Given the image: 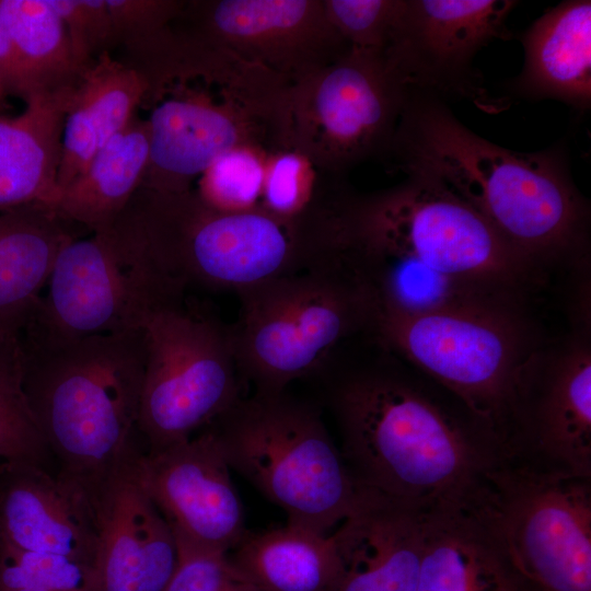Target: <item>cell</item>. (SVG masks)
<instances>
[{
  "label": "cell",
  "instance_id": "7c38bea8",
  "mask_svg": "<svg viewBox=\"0 0 591 591\" xmlns=\"http://www.w3.org/2000/svg\"><path fill=\"white\" fill-rule=\"evenodd\" d=\"M406 94L382 54L350 49L290 86L287 144L333 177L386 158Z\"/></svg>",
  "mask_w": 591,
  "mask_h": 591
},
{
  "label": "cell",
  "instance_id": "d590c367",
  "mask_svg": "<svg viewBox=\"0 0 591 591\" xmlns=\"http://www.w3.org/2000/svg\"><path fill=\"white\" fill-rule=\"evenodd\" d=\"M0 84L5 95L25 97V85L11 34L0 16Z\"/></svg>",
  "mask_w": 591,
  "mask_h": 591
},
{
  "label": "cell",
  "instance_id": "1f68e13d",
  "mask_svg": "<svg viewBox=\"0 0 591 591\" xmlns=\"http://www.w3.org/2000/svg\"><path fill=\"white\" fill-rule=\"evenodd\" d=\"M267 157L251 148L220 155L198 178V195L210 206L227 211L260 207Z\"/></svg>",
  "mask_w": 591,
  "mask_h": 591
},
{
  "label": "cell",
  "instance_id": "3957f363",
  "mask_svg": "<svg viewBox=\"0 0 591 591\" xmlns=\"http://www.w3.org/2000/svg\"><path fill=\"white\" fill-rule=\"evenodd\" d=\"M24 389L59 475L94 502L139 453L142 329L71 340L20 335Z\"/></svg>",
  "mask_w": 591,
  "mask_h": 591
},
{
  "label": "cell",
  "instance_id": "2e32d148",
  "mask_svg": "<svg viewBox=\"0 0 591 591\" xmlns=\"http://www.w3.org/2000/svg\"><path fill=\"white\" fill-rule=\"evenodd\" d=\"M173 26L229 49L290 85L350 50L323 0H184Z\"/></svg>",
  "mask_w": 591,
  "mask_h": 591
},
{
  "label": "cell",
  "instance_id": "9a60e30c",
  "mask_svg": "<svg viewBox=\"0 0 591 591\" xmlns=\"http://www.w3.org/2000/svg\"><path fill=\"white\" fill-rule=\"evenodd\" d=\"M517 4L511 0H401L383 57L406 90L441 100H466L498 113L507 102L490 95L473 59L493 40L511 37L506 21Z\"/></svg>",
  "mask_w": 591,
  "mask_h": 591
},
{
  "label": "cell",
  "instance_id": "603a6c76",
  "mask_svg": "<svg viewBox=\"0 0 591 591\" xmlns=\"http://www.w3.org/2000/svg\"><path fill=\"white\" fill-rule=\"evenodd\" d=\"M149 93L146 78L108 51L81 73L72 92L62 136L59 194L80 175L99 150L127 127Z\"/></svg>",
  "mask_w": 591,
  "mask_h": 591
},
{
  "label": "cell",
  "instance_id": "7a4b0ae2",
  "mask_svg": "<svg viewBox=\"0 0 591 591\" xmlns=\"http://www.w3.org/2000/svg\"><path fill=\"white\" fill-rule=\"evenodd\" d=\"M416 373L394 356L354 368L334 379L327 403L355 478L425 509L466 497L500 455L454 397Z\"/></svg>",
  "mask_w": 591,
  "mask_h": 591
},
{
  "label": "cell",
  "instance_id": "4316f807",
  "mask_svg": "<svg viewBox=\"0 0 591 591\" xmlns=\"http://www.w3.org/2000/svg\"><path fill=\"white\" fill-rule=\"evenodd\" d=\"M230 555L259 591H333L339 559L331 534L287 523L246 532Z\"/></svg>",
  "mask_w": 591,
  "mask_h": 591
},
{
  "label": "cell",
  "instance_id": "5bb4252c",
  "mask_svg": "<svg viewBox=\"0 0 591 591\" xmlns=\"http://www.w3.org/2000/svg\"><path fill=\"white\" fill-rule=\"evenodd\" d=\"M543 340L513 381L502 459L591 477V317Z\"/></svg>",
  "mask_w": 591,
  "mask_h": 591
},
{
  "label": "cell",
  "instance_id": "4dcf8cb0",
  "mask_svg": "<svg viewBox=\"0 0 591 591\" xmlns=\"http://www.w3.org/2000/svg\"><path fill=\"white\" fill-rule=\"evenodd\" d=\"M317 173L298 150H278L266 162L260 207L282 219H299L317 204L331 179L323 185Z\"/></svg>",
  "mask_w": 591,
  "mask_h": 591
},
{
  "label": "cell",
  "instance_id": "f1b7e54d",
  "mask_svg": "<svg viewBox=\"0 0 591 591\" xmlns=\"http://www.w3.org/2000/svg\"><path fill=\"white\" fill-rule=\"evenodd\" d=\"M49 448L24 389L20 335L0 340V457L42 465Z\"/></svg>",
  "mask_w": 591,
  "mask_h": 591
},
{
  "label": "cell",
  "instance_id": "5b68a950",
  "mask_svg": "<svg viewBox=\"0 0 591 591\" xmlns=\"http://www.w3.org/2000/svg\"><path fill=\"white\" fill-rule=\"evenodd\" d=\"M526 301L460 294L404 309L378 305L376 345L454 397L503 456L515 375L544 340Z\"/></svg>",
  "mask_w": 591,
  "mask_h": 591
},
{
  "label": "cell",
  "instance_id": "e0dca14e",
  "mask_svg": "<svg viewBox=\"0 0 591 591\" xmlns=\"http://www.w3.org/2000/svg\"><path fill=\"white\" fill-rule=\"evenodd\" d=\"M209 426L200 434L140 454L137 479L176 541L230 553L244 537L243 507Z\"/></svg>",
  "mask_w": 591,
  "mask_h": 591
},
{
  "label": "cell",
  "instance_id": "f546056e",
  "mask_svg": "<svg viewBox=\"0 0 591 591\" xmlns=\"http://www.w3.org/2000/svg\"><path fill=\"white\" fill-rule=\"evenodd\" d=\"M0 591H96L92 564L26 552L0 541Z\"/></svg>",
  "mask_w": 591,
  "mask_h": 591
},
{
  "label": "cell",
  "instance_id": "277c9868",
  "mask_svg": "<svg viewBox=\"0 0 591 591\" xmlns=\"http://www.w3.org/2000/svg\"><path fill=\"white\" fill-rule=\"evenodd\" d=\"M118 237L166 279L237 294L308 269L327 250L315 221L262 207L227 211L196 192L140 186L112 224Z\"/></svg>",
  "mask_w": 591,
  "mask_h": 591
},
{
  "label": "cell",
  "instance_id": "ac0fdd59",
  "mask_svg": "<svg viewBox=\"0 0 591 591\" xmlns=\"http://www.w3.org/2000/svg\"><path fill=\"white\" fill-rule=\"evenodd\" d=\"M138 454L95 499L96 591H164L177 560L176 538L139 484Z\"/></svg>",
  "mask_w": 591,
  "mask_h": 591
},
{
  "label": "cell",
  "instance_id": "484cf974",
  "mask_svg": "<svg viewBox=\"0 0 591 591\" xmlns=\"http://www.w3.org/2000/svg\"><path fill=\"white\" fill-rule=\"evenodd\" d=\"M148 160L147 123L135 117L60 192L54 209L91 232L107 230L140 187Z\"/></svg>",
  "mask_w": 591,
  "mask_h": 591
},
{
  "label": "cell",
  "instance_id": "ba28073f",
  "mask_svg": "<svg viewBox=\"0 0 591 591\" xmlns=\"http://www.w3.org/2000/svg\"><path fill=\"white\" fill-rule=\"evenodd\" d=\"M231 332L241 376L278 394L322 372L343 341L371 332L378 296L348 243L308 269L239 293Z\"/></svg>",
  "mask_w": 591,
  "mask_h": 591
},
{
  "label": "cell",
  "instance_id": "8fae6325",
  "mask_svg": "<svg viewBox=\"0 0 591 591\" xmlns=\"http://www.w3.org/2000/svg\"><path fill=\"white\" fill-rule=\"evenodd\" d=\"M141 329L138 429L154 452L224 415L241 398V373L230 329L185 308L182 298L151 309Z\"/></svg>",
  "mask_w": 591,
  "mask_h": 591
},
{
  "label": "cell",
  "instance_id": "8d00e7d4",
  "mask_svg": "<svg viewBox=\"0 0 591 591\" xmlns=\"http://www.w3.org/2000/svg\"><path fill=\"white\" fill-rule=\"evenodd\" d=\"M13 335H20V333H16L5 326H3L2 324H0V340L9 337V336H13Z\"/></svg>",
  "mask_w": 591,
  "mask_h": 591
},
{
  "label": "cell",
  "instance_id": "836d02e7",
  "mask_svg": "<svg viewBox=\"0 0 591 591\" xmlns=\"http://www.w3.org/2000/svg\"><path fill=\"white\" fill-rule=\"evenodd\" d=\"M176 543L178 560L164 591H259L229 553Z\"/></svg>",
  "mask_w": 591,
  "mask_h": 591
},
{
  "label": "cell",
  "instance_id": "9c48e42d",
  "mask_svg": "<svg viewBox=\"0 0 591 591\" xmlns=\"http://www.w3.org/2000/svg\"><path fill=\"white\" fill-rule=\"evenodd\" d=\"M210 427L230 468L287 523L327 535L376 494L351 474L320 409L287 391L241 397Z\"/></svg>",
  "mask_w": 591,
  "mask_h": 591
},
{
  "label": "cell",
  "instance_id": "d4e9b609",
  "mask_svg": "<svg viewBox=\"0 0 591 591\" xmlns=\"http://www.w3.org/2000/svg\"><path fill=\"white\" fill-rule=\"evenodd\" d=\"M72 225L44 205L0 211V324L21 334Z\"/></svg>",
  "mask_w": 591,
  "mask_h": 591
},
{
  "label": "cell",
  "instance_id": "cb8c5ba5",
  "mask_svg": "<svg viewBox=\"0 0 591 591\" xmlns=\"http://www.w3.org/2000/svg\"><path fill=\"white\" fill-rule=\"evenodd\" d=\"M74 86L32 95L15 116L0 114V211L27 205L54 209L63 123Z\"/></svg>",
  "mask_w": 591,
  "mask_h": 591
},
{
  "label": "cell",
  "instance_id": "d6a6232c",
  "mask_svg": "<svg viewBox=\"0 0 591 591\" xmlns=\"http://www.w3.org/2000/svg\"><path fill=\"white\" fill-rule=\"evenodd\" d=\"M326 13L350 49L383 55L401 0H323Z\"/></svg>",
  "mask_w": 591,
  "mask_h": 591
},
{
  "label": "cell",
  "instance_id": "4fadbf2b",
  "mask_svg": "<svg viewBox=\"0 0 591 591\" xmlns=\"http://www.w3.org/2000/svg\"><path fill=\"white\" fill-rule=\"evenodd\" d=\"M47 285L22 335L71 340L140 329L151 309L183 294L109 229L67 240Z\"/></svg>",
  "mask_w": 591,
  "mask_h": 591
},
{
  "label": "cell",
  "instance_id": "8992f818",
  "mask_svg": "<svg viewBox=\"0 0 591 591\" xmlns=\"http://www.w3.org/2000/svg\"><path fill=\"white\" fill-rule=\"evenodd\" d=\"M345 220L361 256L406 264L457 292L528 301L548 277L480 213L430 181L407 177L386 190L350 193Z\"/></svg>",
  "mask_w": 591,
  "mask_h": 591
},
{
  "label": "cell",
  "instance_id": "52a82bcc",
  "mask_svg": "<svg viewBox=\"0 0 591 591\" xmlns=\"http://www.w3.org/2000/svg\"><path fill=\"white\" fill-rule=\"evenodd\" d=\"M287 86L265 68L220 49L163 83L149 99L148 166L140 186L192 189L223 153L283 146Z\"/></svg>",
  "mask_w": 591,
  "mask_h": 591
},
{
  "label": "cell",
  "instance_id": "f35d334b",
  "mask_svg": "<svg viewBox=\"0 0 591 591\" xmlns=\"http://www.w3.org/2000/svg\"><path fill=\"white\" fill-rule=\"evenodd\" d=\"M2 109H3V107L0 106V114H2Z\"/></svg>",
  "mask_w": 591,
  "mask_h": 591
},
{
  "label": "cell",
  "instance_id": "74e56055",
  "mask_svg": "<svg viewBox=\"0 0 591 591\" xmlns=\"http://www.w3.org/2000/svg\"><path fill=\"white\" fill-rule=\"evenodd\" d=\"M5 97H7V95H5L4 91H3L2 85L0 84V105H4Z\"/></svg>",
  "mask_w": 591,
  "mask_h": 591
},
{
  "label": "cell",
  "instance_id": "d6986e66",
  "mask_svg": "<svg viewBox=\"0 0 591 591\" xmlns=\"http://www.w3.org/2000/svg\"><path fill=\"white\" fill-rule=\"evenodd\" d=\"M0 541L26 552L72 557L95 567L96 509L77 484L42 465H0Z\"/></svg>",
  "mask_w": 591,
  "mask_h": 591
},
{
  "label": "cell",
  "instance_id": "7402d4cb",
  "mask_svg": "<svg viewBox=\"0 0 591 591\" xmlns=\"http://www.w3.org/2000/svg\"><path fill=\"white\" fill-rule=\"evenodd\" d=\"M524 65L510 89L526 100H556L576 109L591 105V2L566 0L522 35Z\"/></svg>",
  "mask_w": 591,
  "mask_h": 591
},
{
  "label": "cell",
  "instance_id": "ffe728a7",
  "mask_svg": "<svg viewBox=\"0 0 591 591\" xmlns=\"http://www.w3.org/2000/svg\"><path fill=\"white\" fill-rule=\"evenodd\" d=\"M332 536L339 559L333 591H417L422 509L375 494Z\"/></svg>",
  "mask_w": 591,
  "mask_h": 591
},
{
  "label": "cell",
  "instance_id": "e575fe53",
  "mask_svg": "<svg viewBox=\"0 0 591 591\" xmlns=\"http://www.w3.org/2000/svg\"><path fill=\"white\" fill-rule=\"evenodd\" d=\"M66 28L73 54L85 69L113 48V28L106 0H49Z\"/></svg>",
  "mask_w": 591,
  "mask_h": 591
},
{
  "label": "cell",
  "instance_id": "6da1fadb",
  "mask_svg": "<svg viewBox=\"0 0 591 591\" xmlns=\"http://www.w3.org/2000/svg\"><path fill=\"white\" fill-rule=\"evenodd\" d=\"M386 158L470 205L545 273L590 269V205L564 146L506 149L464 126L443 100L407 90Z\"/></svg>",
  "mask_w": 591,
  "mask_h": 591
},
{
  "label": "cell",
  "instance_id": "44dd1931",
  "mask_svg": "<svg viewBox=\"0 0 591 591\" xmlns=\"http://www.w3.org/2000/svg\"><path fill=\"white\" fill-rule=\"evenodd\" d=\"M417 591H525L468 497L422 509Z\"/></svg>",
  "mask_w": 591,
  "mask_h": 591
},
{
  "label": "cell",
  "instance_id": "83f0119b",
  "mask_svg": "<svg viewBox=\"0 0 591 591\" xmlns=\"http://www.w3.org/2000/svg\"><path fill=\"white\" fill-rule=\"evenodd\" d=\"M0 16L18 53L25 85L23 101L77 84L84 69L49 0H0Z\"/></svg>",
  "mask_w": 591,
  "mask_h": 591
},
{
  "label": "cell",
  "instance_id": "30bf717a",
  "mask_svg": "<svg viewBox=\"0 0 591 591\" xmlns=\"http://www.w3.org/2000/svg\"><path fill=\"white\" fill-rule=\"evenodd\" d=\"M470 499L525 591H591V477L498 459Z\"/></svg>",
  "mask_w": 591,
  "mask_h": 591
}]
</instances>
